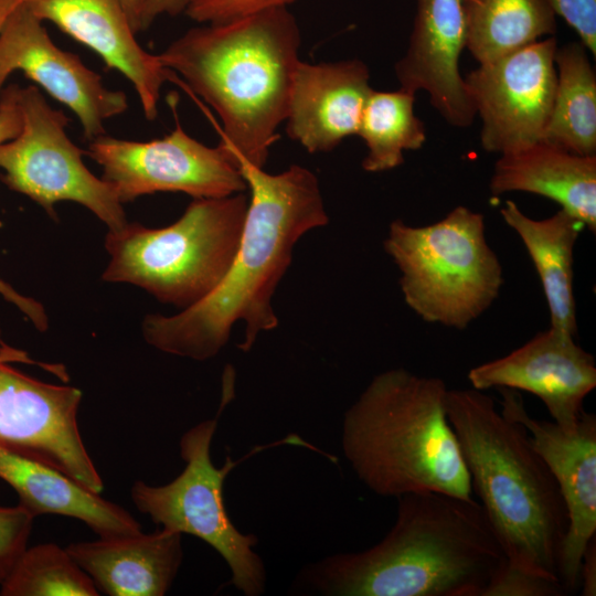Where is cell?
I'll list each match as a JSON object with an SVG mask.
<instances>
[{
	"label": "cell",
	"instance_id": "obj_5",
	"mask_svg": "<svg viewBox=\"0 0 596 596\" xmlns=\"http://www.w3.org/2000/svg\"><path fill=\"white\" fill-rule=\"evenodd\" d=\"M447 390L439 377L391 369L374 376L344 412L342 451L372 492L472 498L470 475L446 414Z\"/></svg>",
	"mask_w": 596,
	"mask_h": 596
},
{
	"label": "cell",
	"instance_id": "obj_10",
	"mask_svg": "<svg viewBox=\"0 0 596 596\" xmlns=\"http://www.w3.org/2000/svg\"><path fill=\"white\" fill-rule=\"evenodd\" d=\"M86 153L102 167V179L121 203L157 192H182L202 199L248 190L226 148L200 142L178 123L169 135L150 141L102 135L91 140Z\"/></svg>",
	"mask_w": 596,
	"mask_h": 596
},
{
	"label": "cell",
	"instance_id": "obj_21",
	"mask_svg": "<svg viewBox=\"0 0 596 596\" xmlns=\"http://www.w3.org/2000/svg\"><path fill=\"white\" fill-rule=\"evenodd\" d=\"M0 478L19 496L34 518L58 514L84 522L99 538L141 532L125 509L88 490L64 472L0 446Z\"/></svg>",
	"mask_w": 596,
	"mask_h": 596
},
{
	"label": "cell",
	"instance_id": "obj_12",
	"mask_svg": "<svg viewBox=\"0 0 596 596\" xmlns=\"http://www.w3.org/2000/svg\"><path fill=\"white\" fill-rule=\"evenodd\" d=\"M556 49L555 36H547L464 76L485 150L502 155L542 140L555 93Z\"/></svg>",
	"mask_w": 596,
	"mask_h": 596
},
{
	"label": "cell",
	"instance_id": "obj_32",
	"mask_svg": "<svg viewBox=\"0 0 596 596\" xmlns=\"http://www.w3.org/2000/svg\"><path fill=\"white\" fill-rule=\"evenodd\" d=\"M0 295L8 302L14 305L32 322L35 329L43 332L49 328V317L41 302L33 298L21 295L1 278ZM1 345L2 343H0V348Z\"/></svg>",
	"mask_w": 596,
	"mask_h": 596
},
{
	"label": "cell",
	"instance_id": "obj_4",
	"mask_svg": "<svg viewBox=\"0 0 596 596\" xmlns=\"http://www.w3.org/2000/svg\"><path fill=\"white\" fill-rule=\"evenodd\" d=\"M445 404L471 487L507 564L561 583L558 563L567 511L558 485L531 444L526 428L473 387L448 389Z\"/></svg>",
	"mask_w": 596,
	"mask_h": 596
},
{
	"label": "cell",
	"instance_id": "obj_8",
	"mask_svg": "<svg viewBox=\"0 0 596 596\" xmlns=\"http://www.w3.org/2000/svg\"><path fill=\"white\" fill-rule=\"evenodd\" d=\"M217 416L185 432L179 443L183 471L171 482L150 486L136 481L131 499L162 529L191 534L207 543L225 561L231 584L246 596L264 594L266 571L253 550L254 534H244L232 523L223 500V483L230 471L243 459L226 457L222 467L214 466L211 445L217 428Z\"/></svg>",
	"mask_w": 596,
	"mask_h": 596
},
{
	"label": "cell",
	"instance_id": "obj_17",
	"mask_svg": "<svg viewBox=\"0 0 596 596\" xmlns=\"http://www.w3.org/2000/svg\"><path fill=\"white\" fill-rule=\"evenodd\" d=\"M41 21H49L94 51L108 68L123 74L134 86L148 120L158 116L162 85L173 79L159 55L137 41L119 0H23Z\"/></svg>",
	"mask_w": 596,
	"mask_h": 596
},
{
	"label": "cell",
	"instance_id": "obj_35",
	"mask_svg": "<svg viewBox=\"0 0 596 596\" xmlns=\"http://www.w3.org/2000/svg\"><path fill=\"white\" fill-rule=\"evenodd\" d=\"M128 15L131 28L138 33V19L143 0H119Z\"/></svg>",
	"mask_w": 596,
	"mask_h": 596
},
{
	"label": "cell",
	"instance_id": "obj_30",
	"mask_svg": "<svg viewBox=\"0 0 596 596\" xmlns=\"http://www.w3.org/2000/svg\"><path fill=\"white\" fill-rule=\"evenodd\" d=\"M556 15L567 22L579 42L596 56V0H546Z\"/></svg>",
	"mask_w": 596,
	"mask_h": 596
},
{
	"label": "cell",
	"instance_id": "obj_34",
	"mask_svg": "<svg viewBox=\"0 0 596 596\" xmlns=\"http://www.w3.org/2000/svg\"><path fill=\"white\" fill-rule=\"evenodd\" d=\"M579 590L583 596L596 595V534L587 542L579 568Z\"/></svg>",
	"mask_w": 596,
	"mask_h": 596
},
{
	"label": "cell",
	"instance_id": "obj_3",
	"mask_svg": "<svg viewBox=\"0 0 596 596\" xmlns=\"http://www.w3.org/2000/svg\"><path fill=\"white\" fill-rule=\"evenodd\" d=\"M300 44L295 15L275 6L192 28L158 55L217 113L220 143L234 158L264 168L287 116Z\"/></svg>",
	"mask_w": 596,
	"mask_h": 596
},
{
	"label": "cell",
	"instance_id": "obj_26",
	"mask_svg": "<svg viewBox=\"0 0 596 596\" xmlns=\"http://www.w3.org/2000/svg\"><path fill=\"white\" fill-rule=\"evenodd\" d=\"M98 592L66 547L53 543L26 547L0 588L1 596H97Z\"/></svg>",
	"mask_w": 596,
	"mask_h": 596
},
{
	"label": "cell",
	"instance_id": "obj_18",
	"mask_svg": "<svg viewBox=\"0 0 596 596\" xmlns=\"http://www.w3.org/2000/svg\"><path fill=\"white\" fill-rule=\"evenodd\" d=\"M368 66L358 58L311 64L299 61L294 74L286 132L307 151L326 152L358 135L372 93Z\"/></svg>",
	"mask_w": 596,
	"mask_h": 596
},
{
	"label": "cell",
	"instance_id": "obj_20",
	"mask_svg": "<svg viewBox=\"0 0 596 596\" xmlns=\"http://www.w3.org/2000/svg\"><path fill=\"white\" fill-rule=\"evenodd\" d=\"M489 188L492 195L528 192L551 199L596 231V156H579L540 140L502 153Z\"/></svg>",
	"mask_w": 596,
	"mask_h": 596
},
{
	"label": "cell",
	"instance_id": "obj_2",
	"mask_svg": "<svg viewBox=\"0 0 596 596\" xmlns=\"http://www.w3.org/2000/svg\"><path fill=\"white\" fill-rule=\"evenodd\" d=\"M505 564L480 503L412 492L397 497L395 523L377 544L309 564L296 585L326 596H482Z\"/></svg>",
	"mask_w": 596,
	"mask_h": 596
},
{
	"label": "cell",
	"instance_id": "obj_27",
	"mask_svg": "<svg viewBox=\"0 0 596 596\" xmlns=\"http://www.w3.org/2000/svg\"><path fill=\"white\" fill-rule=\"evenodd\" d=\"M34 517L21 504L0 507V585L26 550Z\"/></svg>",
	"mask_w": 596,
	"mask_h": 596
},
{
	"label": "cell",
	"instance_id": "obj_7",
	"mask_svg": "<svg viewBox=\"0 0 596 596\" xmlns=\"http://www.w3.org/2000/svg\"><path fill=\"white\" fill-rule=\"evenodd\" d=\"M383 245L401 272L406 305L429 323L467 328L494 302L503 285L483 215L462 205L429 225L394 220Z\"/></svg>",
	"mask_w": 596,
	"mask_h": 596
},
{
	"label": "cell",
	"instance_id": "obj_6",
	"mask_svg": "<svg viewBox=\"0 0 596 596\" xmlns=\"http://www.w3.org/2000/svg\"><path fill=\"white\" fill-rule=\"evenodd\" d=\"M249 198L244 192L193 199L178 221L161 228L127 222L108 231V283L142 288L182 310L211 294L238 248Z\"/></svg>",
	"mask_w": 596,
	"mask_h": 596
},
{
	"label": "cell",
	"instance_id": "obj_11",
	"mask_svg": "<svg viewBox=\"0 0 596 596\" xmlns=\"http://www.w3.org/2000/svg\"><path fill=\"white\" fill-rule=\"evenodd\" d=\"M0 348V446L44 462L102 493L104 482L77 425L82 392L35 380L7 364L23 359Z\"/></svg>",
	"mask_w": 596,
	"mask_h": 596
},
{
	"label": "cell",
	"instance_id": "obj_25",
	"mask_svg": "<svg viewBox=\"0 0 596 596\" xmlns=\"http://www.w3.org/2000/svg\"><path fill=\"white\" fill-rule=\"evenodd\" d=\"M415 94L404 89L370 94L358 135L366 146L362 168L368 172L392 170L404 162L405 150H417L426 141L424 123L414 111Z\"/></svg>",
	"mask_w": 596,
	"mask_h": 596
},
{
	"label": "cell",
	"instance_id": "obj_19",
	"mask_svg": "<svg viewBox=\"0 0 596 596\" xmlns=\"http://www.w3.org/2000/svg\"><path fill=\"white\" fill-rule=\"evenodd\" d=\"M181 535L162 529L72 543L66 550L109 596H163L182 563Z\"/></svg>",
	"mask_w": 596,
	"mask_h": 596
},
{
	"label": "cell",
	"instance_id": "obj_22",
	"mask_svg": "<svg viewBox=\"0 0 596 596\" xmlns=\"http://www.w3.org/2000/svg\"><path fill=\"white\" fill-rule=\"evenodd\" d=\"M500 214L533 262L549 307L550 327L575 336L574 247L585 226L562 209L543 220L531 219L513 201H507Z\"/></svg>",
	"mask_w": 596,
	"mask_h": 596
},
{
	"label": "cell",
	"instance_id": "obj_15",
	"mask_svg": "<svg viewBox=\"0 0 596 596\" xmlns=\"http://www.w3.org/2000/svg\"><path fill=\"white\" fill-rule=\"evenodd\" d=\"M574 337L550 327L509 354L472 368L468 381L480 391L530 392L541 398L556 424L572 430L584 412L585 397L596 386L595 359Z\"/></svg>",
	"mask_w": 596,
	"mask_h": 596
},
{
	"label": "cell",
	"instance_id": "obj_31",
	"mask_svg": "<svg viewBox=\"0 0 596 596\" xmlns=\"http://www.w3.org/2000/svg\"><path fill=\"white\" fill-rule=\"evenodd\" d=\"M23 0H0V30L13 9ZM19 87L10 85L0 96V145L14 138L21 130Z\"/></svg>",
	"mask_w": 596,
	"mask_h": 596
},
{
	"label": "cell",
	"instance_id": "obj_13",
	"mask_svg": "<svg viewBox=\"0 0 596 596\" xmlns=\"http://www.w3.org/2000/svg\"><path fill=\"white\" fill-rule=\"evenodd\" d=\"M15 71L73 111L87 140L105 135V123L128 108L126 94L107 88L78 55L55 45L23 1L0 30V92Z\"/></svg>",
	"mask_w": 596,
	"mask_h": 596
},
{
	"label": "cell",
	"instance_id": "obj_16",
	"mask_svg": "<svg viewBox=\"0 0 596 596\" xmlns=\"http://www.w3.org/2000/svg\"><path fill=\"white\" fill-rule=\"evenodd\" d=\"M464 49L462 0H416L409 43L395 75L401 89L425 91L432 106L457 128L470 126L476 116L459 70Z\"/></svg>",
	"mask_w": 596,
	"mask_h": 596
},
{
	"label": "cell",
	"instance_id": "obj_28",
	"mask_svg": "<svg viewBox=\"0 0 596 596\" xmlns=\"http://www.w3.org/2000/svg\"><path fill=\"white\" fill-rule=\"evenodd\" d=\"M560 582L534 576L505 564L482 596H564Z\"/></svg>",
	"mask_w": 596,
	"mask_h": 596
},
{
	"label": "cell",
	"instance_id": "obj_14",
	"mask_svg": "<svg viewBox=\"0 0 596 596\" xmlns=\"http://www.w3.org/2000/svg\"><path fill=\"white\" fill-rule=\"evenodd\" d=\"M501 413L521 423L531 444L549 466L564 500L568 524L558 578L566 594L579 590V568L587 542L596 534V416L583 412L572 430L529 415L517 390L497 389Z\"/></svg>",
	"mask_w": 596,
	"mask_h": 596
},
{
	"label": "cell",
	"instance_id": "obj_24",
	"mask_svg": "<svg viewBox=\"0 0 596 596\" xmlns=\"http://www.w3.org/2000/svg\"><path fill=\"white\" fill-rule=\"evenodd\" d=\"M466 49L490 62L556 32V14L546 0H462Z\"/></svg>",
	"mask_w": 596,
	"mask_h": 596
},
{
	"label": "cell",
	"instance_id": "obj_9",
	"mask_svg": "<svg viewBox=\"0 0 596 596\" xmlns=\"http://www.w3.org/2000/svg\"><path fill=\"white\" fill-rule=\"evenodd\" d=\"M21 130L0 145L2 181L56 217L54 205L76 202L94 213L108 231L128 221L113 188L94 175L82 160L83 153L66 134L68 118L53 108L38 89L19 87Z\"/></svg>",
	"mask_w": 596,
	"mask_h": 596
},
{
	"label": "cell",
	"instance_id": "obj_29",
	"mask_svg": "<svg viewBox=\"0 0 596 596\" xmlns=\"http://www.w3.org/2000/svg\"><path fill=\"white\" fill-rule=\"evenodd\" d=\"M297 0H201L185 14L200 23L219 24L275 6H289Z\"/></svg>",
	"mask_w": 596,
	"mask_h": 596
},
{
	"label": "cell",
	"instance_id": "obj_23",
	"mask_svg": "<svg viewBox=\"0 0 596 596\" xmlns=\"http://www.w3.org/2000/svg\"><path fill=\"white\" fill-rule=\"evenodd\" d=\"M556 85L542 141L579 156H596V75L581 42L557 46Z\"/></svg>",
	"mask_w": 596,
	"mask_h": 596
},
{
	"label": "cell",
	"instance_id": "obj_33",
	"mask_svg": "<svg viewBox=\"0 0 596 596\" xmlns=\"http://www.w3.org/2000/svg\"><path fill=\"white\" fill-rule=\"evenodd\" d=\"M201 0H143L138 19V32L147 30L162 17L185 13L188 8Z\"/></svg>",
	"mask_w": 596,
	"mask_h": 596
},
{
	"label": "cell",
	"instance_id": "obj_1",
	"mask_svg": "<svg viewBox=\"0 0 596 596\" xmlns=\"http://www.w3.org/2000/svg\"><path fill=\"white\" fill-rule=\"evenodd\" d=\"M249 191L236 254L221 283L198 304L173 316L147 315L145 341L157 350L205 361L227 343L235 322L245 323L238 348L247 352L258 334L277 327L272 299L307 232L328 223L318 179L292 164L272 174L236 157Z\"/></svg>",
	"mask_w": 596,
	"mask_h": 596
}]
</instances>
